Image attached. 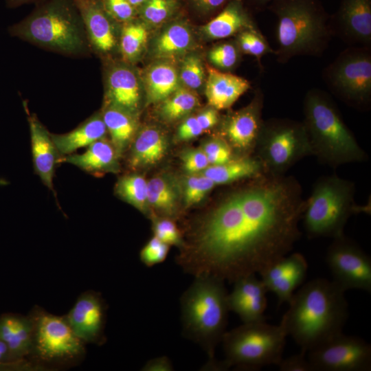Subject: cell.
<instances>
[{
  "instance_id": "40",
  "label": "cell",
  "mask_w": 371,
  "mask_h": 371,
  "mask_svg": "<svg viewBox=\"0 0 371 371\" xmlns=\"http://www.w3.org/2000/svg\"><path fill=\"white\" fill-rule=\"evenodd\" d=\"M201 60L196 55L186 56L181 64L180 78L189 89L199 88L204 82L205 74Z\"/></svg>"
},
{
  "instance_id": "14",
  "label": "cell",
  "mask_w": 371,
  "mask_h": 371,
  "mask_svg": "<svg viewBox=\"0 0 371 371\" xmlns=\"http://www.w3.org/2000/svg\"><path fill=\"white\" fill-rule=\"evenodd\" d=\"M264 95L257 90L254 99L246 107L228 115L222 123L221 131L232 149L249 156L254 150L263 122L262 110Z\"/></svg>"
},
{
  "instance_id": "19",
  "label": "cell",
  "mask_w": 371,
  "mask_h": 371,
  "mask_svg": "<svg viewBox=\"0 0 371 371\" xmlns=\"http://www.w3.org/2000/svg\"><path fill=\"white\" fill-rule=\"evenodd\" d=\"M82 19L90 47L102 54L112 52L117 45L113 19L100 0H73Z\"/></svg>"
},
{
  "instance_id": "49",
  "label": "cell",
  "mask_w": 371,
  "mask_h": 371,
  "mask_svg": "<svg viewBox=\"0 0 371 371\" xmlns=\"http://www.w3.org/2000/svg\"><path fill=\"white\" fill-rule=\"evenodd\" d=\"M196 118L204 131L215 126L218 123L219 115L218 110L210 106L196 115Z\"/></svg>"
},
{
  "instance_id": "20",
  "label": "cell",
  "mask_w": 371,
  "mask_h": 371,
  "mask_svg": "<svg viewBox=\"0 0 371 371\" xmlns=\"http://www.w3.org/2000/svg\"><path fill=\"white\" fill-rule=\"evenodd\" d=\"M31 149L34 168L43 183L54 192L55 170L63 157L51 133L35 115H29Z\"/></svg>"
},
{
  "instance_id": "29",
  "label": "cell",
  "mask_w": 371,
  "mask_h": 371,
  "mask_svg": "<svg viewBox=\"0 0 371 371\" xmlns=\"http://www.w3.org/2000/svg\"><path fill=\"white\" fill-rule=\"evenodd\" d=\"M201 174L216 185L227 184L265 175L260 161L255 157L240 156L215 166H209Z\"/></svg>"
},
{
  "instance_id": "1",
  "label": "cell",
  "mask_w": 371,
  "mask_h": 371,
  "mask_svg": "<svg viewBox=\"0 0 371 371\" xmlns=\"http://www.w3.org/2000/svg\"><path fill=\"white\" fill-rule=\"evenodd\" d=\"M304 207L294 177H256L205 217L177 264L194 276L211 275L225 282L259 274L293 249Z\"/></svg>"
},
{
  "instance_id": "50",
  "label": "cell",
  "mask_w": 371,
  "mask_h": 371,
  "mask_svg": "<svg viewBox=\"0 0 371 371\" xmlns=\"http://www.w3.org/2000/svg\"><path fill=\"white\" fill-rule=\"evenodd\" d=\"M142 371H172L174 367L170 359L162 356L148 360L142 367Z\"/></svg>"
},
{
  "instance_id": "41",
  "label": "cell",
  "mask_w": 371,
  "mask_h": 371,
  "mask_svg": "<svg viewBox=\"0 0 371 371\" xmlns=\"http://www.w3.org/2000/svg\"><path fill=\"white\" fill-rule=\"evenodd\" d=\"M169 251L170 245L153 236L142 248L139 259L145 266L152 267L164 262Z\"/></svg>"
},
{
  "instance_id": "53",
  "label": "cell",
  "mask_w": 371,
  "mask_h": 371,
  "mask_svg": "<svg viewBox=\"0 0 371 371\" xmlns=\"http://www.w3.org/2000/svg\"><path fill=\"white\" fill-rule=\"evenodd\" d=\"M251 3L256 7V8H264L265 6H268L269 4L273 0H250Z\"/></svg>"
},
{
  "instance_id": "3",
  "label": "cell",
  "mask_w": 371,
  "mask_h": 371,
  "mask_svg": "<svg viewBox=\"0 0 371 371\" xmlns=\"http://www.w3.org/2000/svg\"><path fill=\"white\" fill-rule=\"evenodd\" d=\"M305 126L312 155L331 167L363 161L366 154L341 118L331 98L312 89L304 98Z\"/></svg>"
},
{
  "instance_id": "44",
  "label": "cell",
  "mask_w": 371,
  "mask_h": 371,
  "mask_svg": "<svg viewBox=\"0 0 371 371\" xmlns=\"http://www.w3.org/2000/svg\"><path fill=\"white\" fill-rule=\"evenodd\" d=\"M106 12L115 21L126 23L135 15V8L127 0H100Z\"/></svg>"
},
{
  "instance_id": "17",
  "label": "cell",
  "mask_w": 371,
  "mask_h": 371,
  "mask_svg": "<svg viewBox=\"0 0 371 371\" xmlns=\"http://www.w3.org/2000/svg\"><path fill=\"white\" fill-rule=\"evenodd\" d=\"M330 26L346 43L370 47L371 0H341Z\"/></svg>"
},
{
  "instance_id": "47",
  "label": "cell",
  "mask_w": 371,
  "mask_h": 371,
  "mask_svg": "<svg viewBox=\"0 0 371 371\" xmlns=\"http://www.w3.org/2000/svg\"><path fill=\"white\" fill-rule=\"evenodd\" d=\"M203 132L196 116H192L181 124L177 130V137L181 140H188L198 137Z\"/></svg>"
},
{
  "instance_id": "10",
  "label": "cell",
  "mask_w": 371,
  "mask_h": 371,
  "mask_svg": "<svg viewBox=\"0 0 371 371\" xmlns=\"http://www.w3.org/2000/svg\"><path fill=\"white\" fill-rule=\"evenodd\" d=\"M34 322V339L30 357L41 365L69 366L80 362L85 344L71 328L65 316L36 308L30 314Z\"/></svg>"
},
{
  "instance_id": "22",
  "label": "cell",
  "mask_w": 371,
  "mask_h": 371,
  "mask_svg": "<svg viewBox=\"0 0 371 371\" xmlns=\"http://www.w3.org/2000/svg\"><path fill=\"white\" fill-rule=\"evenodd\" d=\"M205 93L209 105L219 111L229 109L250 88L249 82L228 71L207 66Z\"/></svg>"
},
{
  "instance_id": "52",
  "label": "cell",
  "mask_w": 371,
  "mask_h": 371,
  "mask_svg": "<svg viewBox=\"0 0 371 371\" xmlns=\"http://www.w3.org/2000/svg\"><path fill=\"white\" fill-rule=\"evenodd\" d=\"M38 0H6L7 4L10 8H15L23 4L31 3Z\"/></svg>"
},
{
  "instance_id": "46",
  "label": "cell",
  "mask_w": 371,
  "mask_h": 371,
  "mask_svg": "<svg viewBox=\"0 0 371 371\" xmlns=\"http://www.w3.org/2000/svg\"><path fill=\"white\" fill-rule=\"evenodd\" d=\"M306 351L301 350L300 352L286 358H282L276 365L280 371H313V367L306 357Z\"/></svg>"
},
{
  "instance_id": "24",
  "label": "cell",
  "mask_w": 371,
  "mask_h": 371,
  "mask_svg": "<svg viewBox=\"0 0 371 371\" xmlns=\"http://www.w3.org/2000/svg\"><path fill=\"white\" fill-rule=\"evenodd\" d=\"M119 156L111 141L105 137L92 143L80 154L72 153L62 157L67 162L91 175L116 172L119 170Z\"/></svg>"
},
{
  "instance_id": "32",
  "label": "cell",
  "mask_w": 371,
  "mask_h": 371,
  "mask_svg": "<svg viewBox=\"0 0 371 371\" xmlns=\"http://www.w3.org/2000/svg\"><path fill=\"white\" fill-rule=\"evenodd\" d=\"M178 196L176 184L166 177H155L147 182L148 205L164 216H171L177 213Z\"/></svg>"
},
{
  "instance_id": "23",
  "label": "cell",
  "mask_w": 371,
  "mask_h": 371,
  "mask_svg": "<svg viewBox=\"0 0 371 371\" xmlns=\"http://www.w3.org/2000/svg\"><path fill=\"white\" fill-rule=\"evenodd\" d=\"M0 337L8 346L12 362L30 357L34 339V322L31 315L11 313L1 315Z\"/></svg>"
},
{
  "instance_id": "18",
  "label": "cell",
  "mask_w": 371,
  "mask_h": 371,
  "mask_svg": "<svg viewBox=\"0 0 371 371\" xmlns=\"http://www.w3.org/2000/svg\"><path fill=\"white\" fill-rule=\"evenodd\" d=\"M267 292L256 274L241 277L234 282L233 289L227 294L229 310L235 313L243 323L265 321Z\"/></svg>"
},
{
  "instance_id": "51",
  "label": "cell",
  "mask_w": 371,
  "mask_h": 371,
  "mask_svg": "<svg viewBox=\"0 0 371 371\" xmlns=\"http://www.w3.org/2000/svg\"><path fill=\"white\" fill-rule=\"evenodd\" d=\"M13 363L9 349L5 343L0 337V364Z\"/></svg>"
},
{
  "instance_id": "37",
  "label": "cell",
  "mask_w": 371,
  "mask_h": 371,
  "mask_svg": "<svg viewBox=\"0 0 371 371\" xmlns=\"http://www.w3.org/2000/svg\"><path fill=\"white\" fill-rule=\"evenodd\" d=\"M240 52L236 42H223L209 51L208 59L215 68L229 72L238 63Z\"/></svg>"
},
{
  "instance_id": "38",
  "label": "cell",
  "mask_w": 371,
  "mask_h": 371,
  "mask_svg": "<svg viewBox=\"0 0 371 371\" xmlns=\"http://www.w3.org/2000/svg\"><path fill=\"white\" fill-rule=\"evenodd\" d=\"M215 186L210 179L202 174L188 176L183 184L185 204L191 206L199 203Z\"/></svg>"
},
{
  "instance_id": "54",
  "label": "cell",
  "mask_w": 371,
  "mask_h": 371,
  "mask_svg": "<svg viewBox=\"0 0 371 371\" xmlns=\"http://www.w3.org/2000/svg\"><path fill=\"white\" fill-rule=\"evenodd\" d=\"M135 8L142 5L146 0H127Z\"/></svg>"
},
{
  "instance_id": "4",
  "label": "cell",
  "mask_w": 371,
  "mask_h": 371,
  "mask_svg": "<svg viewBox=\"0 0 371 371\" xmlns=\"http://www.w3.org/2000/svg\"><path fill=\"white\" fill-rule=\"evenodd\" d=\"M277 17L278 47L281 63L296 56H319L333 35L330 21L317 0H273L269 4Z\"/></svg>"
},
{
  "instance_id": "36",
  "label": "cell",
  "mask_w": 371,
  "mask_h": 371,
  "mask_svg": "<svg viewBox=\"0 0 371 371\" xmlns=\"http://www.w3.org/2000/svg\"><path fill=\"white\" fill-rule=\"evenodd\" d=\"M237 35L236 43L241 52L260 58L267 54H274L265 36L258 28L246 29Z\"/></svg>"
},
{
  "instance_id": "15",
  "label": "cell",
  "mask_w": 371,
  "mask_h": 371,
  "mask_svg": "<svg viewBox=\"0 0 371 371\" xmlns=\"http://www.w3.org/2000/svg\"><path fill=\"white\" fill-rule=\"evenodd\" d=\"M106 305L98 293H82L65 315L76 335L85 344H102L104 341Z\"/></svg>"
},
{
  "instance_id": "12",
  "label": "cell",
  "mask_w": 371,
  "mask_h": 371,
  "mask_svg": "<svg viewBox=\"0 0 371 371\" xmlns=\"http://www.w3.org/2000/svg\"><path fill=\"white\" fill-rule=\"evenodd\" d=\"M306 353L313 371L371 370V345L359 337L341 333Z\"/></svg>"
},
{
  "instance_id": "6",
  "label": "cell",
  "mask_w": 371,
  "mask_h": 371,
  "mask_svg": "<svg viewBox=\"0 0 371 371\" xmlns=\"http://www.w3.org/2000/svg\"><path fill=\"white\" fill-rule=\"evenodd\" d=\"M225 281L211 275L194 276L181 297L184 334L200 344L214 360L215 348L226 332L228 313Z\"/></svg>"
},
{
  "instance_id": "48",
  "label": "cell",
  "mask_w": 371,
  "mask_h": 371,
  "mask_svg": "<svg viewBox=\"0 0 371 371\" xmlns=\"http://www.w3.org/2000/svg\"><path fill=\"white\" fill-rule=\"evenodd\" d=\"M229 0H190L191 4L199 12L205 14H212L223 8Z\"/></svg>"
},
{
  "instance_id": "5",
  "label": "cell",
  "mask_w": 371,
  "mask_h": 371,
  "mask_svg": "<svg viewBox=\"0 0 371 371\" xmlns=\"http://www.w3.org/2000/svg\"><path fill=\"white\" fill-rule=\"evenodd\" d=\"M9 32L41 47L69 56L85 54L90 47L73 0H45Z\"/></svg>"
},
{
  "instance_id": "31",
  "label": "cell",
  "mask_w": 371,
  "mask_h": 371,
  "mask_svg": "<svg viewBox=\"0 0 371 371\" xmlns=\"http://www.w3.org/2000/svg\"><path fill=\"white\" fill-rule=\"evenodd\" d=\"M145 83L150 100L162 101L179 88L178 73L175 67L169 63H157L148 70Z\"/></svg>"
},
{
  "instance_id": "26",
  "label": "cell",
  "mask_w": 371,
  "mask_h": 371,
  "mask_svg": "<svg viewBox=\"0 0 371 371\" xmlns=\"http://www.w3.org/2000/svg\"><path fill=\"white\" fill-rule=\"evenodd\" d=\"M106 132L101 113H96L74 130L63 134L51 133V135L58 152L63 157L105 137Z\"/></svg>"
},
{
  "instance_id": "28",
  "label": "cell",
  "mask_w": 371,
  "mask_h": 371,
  "mask_svg": "<svg viewBox=\"0 0 371 371\" xmlns=\"http://www.w3.org/2000/svg\"><path fill=\"white\" fill-rule=\"evenodd\" d=\"M101 114L111 142L120 157L135 136L136 115L108 103H105Z\"/></svg>"
},
{
  "instance_id": "9",
  "label": "cell",
  "mask_w": 371,
  "mask_h": 371,
  "mask_svg": "<svg viewBox=\"0 0 371 371\" xmlns=\"http://www.w3.org/2000/svg\"><path fill=\"white\" fill-rule=\"evenodd\" d=\"M254 150L265 175L281 176L302 158L312 155L303 122L287 119L263 121Z\"/></svg>"
},
{
  "instance_id": "16",
  "label": "cell",
  "mask_w": 371,
  "mask_h": 371,
  "mask_svg": "<svg viewBox=\"0 0 371 371\" xmlns=\"http://www.w3.org/2000/svg\"><path fill=\"white\" fill-rule=\"evenodd\" d=\"M308 263L300 253L286 255L259 273L267 291L278 298L279 305L291 301L295 291L304 282Z\"/></svg>"
},
{
  "instance_id": "2",
  "label": "cell",
  "mask_w": 371,
  "mask_h": 371,
  "mask_svg": "<svg viewBox=\"0 0 371 371\" xmlns=\"http://www.w3.org/2000/svg\"><path fill=\"white\" fill-rule=\"evenodd\" d=\"M346 291L333 280L317 278L295 292L280 324L306 352L342 333L348 317Z\"/></svg>"
},
{
  "instance_id": "45",
  "label": "cell",
  "mask_w": 371,
  "mask_h": 371,
  "mask_svg": "<svg viewBox=\"0 0 371 371\" xmlns=\"http://www.w3.org/2000/svg\"><path fill=\"white\" fill-rule=\"evenodd\" d=\"M184 169L189 173L201 172L210 166L202 149L186 150L181 157Z\"/></svg>"
},
{
  "instance_id": "34",
  "label": "cell",
  "mask_w": 371,
  "mask_h": 371,
  "mask_svg": "<svg viewBox=\"0 0 371 371\" xmlns=\"http://www.w3.org/2000/svg\"><path fill=\"white\" fill-rule=\"evenodd\" d=\"M148 38L146 27L139 23L126 22L122 28L120 49L124 60L132 62L142 54Z\"/></svg>"
},
{
  "instance_id": "39",
  "label": "cell",
  "mask_w": 371,
  "mask_h": 371,
  "mask_svg": "<svg viewBox=\"0 0 371 371\" xmlns=\"http://www.w3.org/2000/svg\"><path fill=\"white\" fill-rule=\"evenodd\" d=\"M177 5V0H146L141 5V15L149 23L160 24L173 14Z\"/></svg>"
},
{
  "instance_id": "33",
  "label": "cell",
  "mask_w": 371,
  "mask_h": 371,
  "mask_svg": "<svg viewBox=\"0 0 371 371\" xmlns=\"http://www.w3.org/2000/svg\"><path fill=\"white\" fill-rule=\"evenodd\" d=\"M147 182L139 175H126L118 179L115 186V192L122 200L146 213L148 205Z\"/></svg>"
},
{
  "instance_id": "11",
  "label": "cell",
  "mask_w": 371,
  "mask_h": 371,
  "mask_svg": "<svg viewBox=\"0 0 371 371\" xmlns=\"http://www.w3.org/2000/svg\"><path fill=\"white\" fill-rule=\"evenodd\" d=\"M331 91L346 104L368 108L371 102V49L350 47L342 51L323 72Z\"/></svg>"
},
{
  "instance_id": "35",
  "label": "cell",
  "mask_w": 371,
  "mask_h": 371,
  "mask_svg": "<svg viewBox=\"0 0 371 371\" xmlns=\"http://www.w3.org/2000/svg\"><path fill=\"white\" fill-rule=\"evenodd\" d=\"M198 104L196 95L188 89L178 88L164 100L162 115L168 120H176L191 112Z\"/></svg>"
},
{
  "instance_id": "8",
  "label": "cell",
  "mask_w": 371,
  "mask_h": 371,
  "mask_svg": "<svg viewBox=\"0 0 371 371\" xmlns=\"http://www.w3.org/2000/svg\"><path fill=\"white\" fill-rule=\"evenodd\" d=\"M287 333L280 323L265 321L243 323L223 336L225 359L228 368L258 370L277 365L282 358Z\"/></svg>"
},
{
  "instance_id": "30",
  "label": "cell",
  "mask_w": 371,
  "mask_h": 371,
  "mask_svg": "<svg viewBox=\"0 0 371 371\" xmlns=\"http://www.w3.org/2000/svg\"><path fill=\"white\" fill-rule=\"evenodd\" d=\"M193 44V35L188 25L174 23L167 26L156 38L154 54L161 58H173L188 51Z\"/></svg>"
},
{
  "instance_id": "7",
  "label": "cell",
  "mask_w": 371,
  "mask_h": 371,
  "mask_svg": "<svg viewBox=\"0 0 371 371\" xmlns=\"http://www.w3.org/2000/svg\"><path fill=\"white\" fill-rule=\"evenodd\" d=\"M355 191L352 181L335 175L318 179L305 201L302 216L306 234L333 238L344 235L349 218L362 210L355 203Z\"/></svg>"
},
{
  "instance_id": "21",
  "label": "cell",
  "mask_w": 371,
  "mask_h": 371,
  "mask_svg": "<svg viewBox=\"0 0 371 371\" xmlns=\"http://www.w3.org/2000/svg\"><path fill=\"white\" fill-rule=\"evenodd\" d=\"M106 103L135 115L139 108L141 90L139 79L129 66L117 64L106 75Z\"/></svg>"
},
{
  "instance_id": "42",
  "label": "cell",
  "mask_w": 371,
  "mask_h": 371,
  "mask_svg": "<svg viewBox=\"0 0 371 371\" xmlns=\"http://www.w3.org/2000/svg\"><path fill=\"white\" fill-rule=\"evenodd\" d=\"M201 149L207 156L210 166L223 164L233 158L232 149L222 138L207 140Z\"/></svg>"
},
{
  "instance_id": "25",
  "label": "cell",
  "mask_w": 371,
  "mask_h": 371,
  "mask_svg": "<svg viewBox=\"0 0 371 371\" xmlns=\"http://www.w3.org/2000/svg\"><path fill=\"white\" fill-rule=\"evenodd\" d=\"M251 28H257L240 0H232L202 28L204 36L212 40L224 39Z\"/></svg>"
},
{
  "instance_id": "27",
  "label": "cell",
  "mask_w": 371,
  "mask_h": 371,
  "mask_svg": "<svg viewBox=\"0 0 371 371\" xmlns=\"http://www.w3.org/2000/svg\"><path fill=\"white\" fill-rule=\"evenodd\" d=\"M131 143L128 162L135 169L159 162L168 148L165 135L155 127H147L139 131Z\"/></svg>"
},
{
  "instance_id": "43",
  "label": "cell",
  "mask_w": 371,
  "mask_h": 371,
  "mask_svg": "<svg viewBox=\"0 0 371 371\" xmlns=\"http://www.w3.org/2000/svg\"><path fill=\"white\" fill-rule=\"evenodd\" d=\"M154 236L168 245L183 247L181 232L174 222L170 219H156L153 223Z\"/></svg>"
},
{
  "instance_id": "13",
  "label": "cell",
  "mask_w": 371,
  "mask_h": 371,
  "mask_svg": "<svg viewBox=\"0 0 371 371\" xmlns=\"http://www.w3.org/2000/svg\"><path fill=\"white\" fill-rule=\"evenodd\" d=\"M326 261L333 281L343 290L371 292V258L344 234L333 238L328 248Z\"/></svg>"
}]
</instances>
